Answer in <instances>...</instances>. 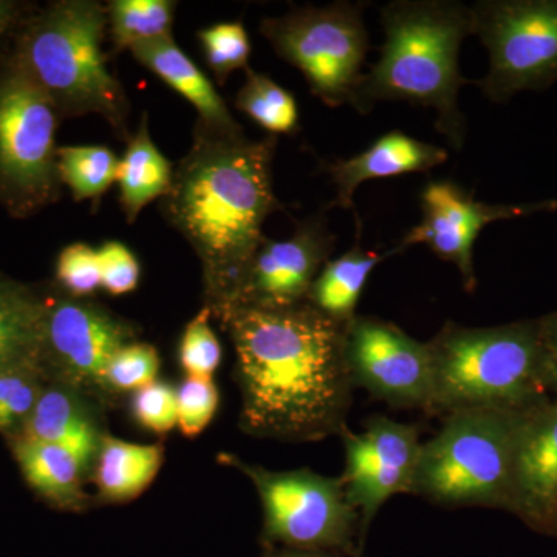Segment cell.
Listing matches in <instances>:
<instances>
[{"instance_id": "obj_1", "label": "cell", "mask_w": 557, "mask_h": 557, "mask_svg": "<svg viewBox=\"0 0 557 557\" xmlns=\"http://www.w3.org/2000/svg\"><path fill=\"white\" fill-rule=\"evenodd\" d=\"M236 348L242 431L281 442L341 434L354 398L344 329L309 302L234 309L223 321Z\"/></svg>"}, {"instance_id": "obj_2", "label": "cell", "mask_w": 557, "mask_h": 557, "mask_svg": "<svg viewBox=\"0 0 557 557\" xmlns=\"http://www.w3.org/2000/svg\"><path fill=\"white\" fill-rule=\"evenodd\" d=\"M276 145V135L249 139L242 129H211L199 121L163 197L164 214L200 259L207 307L220 322L267 240L263 223L282 208L271 171Z\"/></svg>"}, {"instance_id": "obj_3", "label": "cell", "mask_w": 557, "mask_h": 557, "mask_svg": "<svg viewBox=\"0 0 557 557\" xmlns=\"http://www.w3.org/2000/svg\"><path fill=\"white\" fill-rule=\"evenodd\" d=\"M380 60L362 73L351 108L369 113L376 102L408 101L435 110V129L463 149L467 120L458 91L471 83L458 67L472 28L471 7L456 0H395L381 9Z\"/></svg>"}, {"instance_id": "obj_4", "label": "cell", "mask_w": 557, "mask_h": 557, "mask_svg": "<svg viewBox=\"0 0 557 557\" xmlns=\"http://www.w3.org/2000/svg\"><path fill=\"white\" fill-rule=\"evenodd\" d=\"M428 346L429 417L468 409L528 410L547 401L539 321L498 327L446 322Z\"/></svg>"}, {"instance_id": "obj_5", "label": "cell", "mask_w": 557, "mask_h": 557, "mask_svg": "<svg viewBox=\"0 0 557 557\" xmlns=\"http://www.w3.org/2000/svg\"><path fill=\"white\" fill-rule=\"evenodd\" d=\"M108 10L90 0H62L25 28L14 64L64 115H100L127 134L129 101L108 67L102 40Z\"/></svg>"}, {"instance_id": "obj_6", "label": "cell", "mask_w": 557, "mask_h": 557, "mask_svg": "<svg viewBox=\"0 0 557 557\" xmlns=\"http://www.w3.org/2000/svg\"><path fill=\"white\" fill-rule=\"evenodd\" d=\"M528 410L468 409L446 416L442 431L421 446L412 494L448 508L507 509L516 443Z\"/></svg>"}, {"instance_id": "obj_7", "label": "cell", "mask_w": 557, "mask_h": 557, "mask_svg": "<svg viewBox=\"0 0 557 557\" xmlns=\"http://www.w3.org/2000/svg\"><path fill=\"white\" fill-rule=\"evenodd\" d=\"M258 490L263 507L262 545L364 557L359 547V515L347 500L341 478L310 469L269 471L234 456H220Z\"/></svg>"}, {"instance_id": "obj_8", "label": "cell", "mask_w": 557, "mask_h": 557, "mask_svg": "<svg viewBox=\"0 0 557 557\" xmlns=\"http://www.w3.org/2000/svg\"><path fill=\"white\" fill-rule=\"evenodd\" d=\"M362 11L364 3L351 2L295 9L263 21L260 33L325 106H351L369 50Z\"/></svg>"}, {"instance_id": "obj_9", "label": "cell", "mask_w": 557, "mask_h": 557, "mask_svg": "<svg viewBox=\"0 0 557 557\" xmlns=\"http://www.w3.org/2000/svg\"><path fill=\"white\" fill-rule=\"evenodd\" d=\"M58 110L24 70L11 62L0 76V201L28 215L57 197Z\"/></svg>"}, {"instance_id": "obj_10", "label": "cell", "mask_w": 557, "mask_h": 557, "mask_svg": "<svg viewBox=\"0 0 557 557\" xmlns=\"http://www.w3.org/2000/svg\"><path fill=\"white\" fill-rule=\"evenodd\" d=\"M471 13L490 53L487 75L478 81L486 98L505 102L556 83L557 0H480Z\"/></svg>"}, {"instance_id": "obj_11", "label": "cell", "mask_w": 557, "mask_h": 557, "mask_svg": "<svg viewBox=\"0 0 557 557\" xmlns=\"http://www.w3.org/2000/svg\"><path fill=\"white\" fill-rule=\"evenodd\" d=\"M344 357L355 387L394 409L431 405L432 369L428 343L375 317H355L344 329Z\"/></svg>"}, {"instance_id": "obj_12", "label": "cell", "mask_w": 557, "mask_h": 557, "mask_svg": "<svg viewBox=\"0 0 557 557\" xmlns=\"http://www.w3.org/2000/svg\"><path fill=\"white\" fill-rule=\"evenodd\" d=\"M361 434L341 431L346 449L343 482L347 500L359 515V547L364 549L376 512L395 494H412L423 443L417 424L398 423L384 416L366 421Z\"/></svg>"}, {"instance_id": "obj_13", "label": "cell", "mask_w": 557, "mask_h": 557, "mask_svg": "<svg viewBox=\"0 0 557 557\" xmlns=\"http://www.w3.org/2000/svg\"><path fill=\"white\" fill-rule=\"evenodd\" d=\"M420 203L423 218L399 242L398 252L412 245H426L437 258L457 267L468 293H474L478 287L474 244L487 225L557 209V200L523 205L483 203L453 182H429L421 190Z\"/></svg>"}, {"instance_id": "obj_14", "label": "cell", "mask_w": 557, "mask_h": 557, "mask_svg": "<svg viewBox=\"0 0 557 557\" xmlns=\"http://www.w3.org/2000/svg\"><path fill=\"white\" fill-rule=\"evenodd\" d=\"M335 240L325 219L317 215L299 223L289 239L263 242L249 263L233 310H282L307 302Z\"/></svg>"}, {"instance_id": "obj_15", "label": "cell", "mask_w": 557, "mask_h": 557, "mask_svg": "<svg viewBox=\"0 0 557 557\" xmlns=\"http://www.w3.org/2000/svg\"><path fill=\"white\" fill-rule=\"evenodd\" d=\"M134 330L94 304L60 300L46 307L42 348L73 383L106 388V370L116 351L132 343Z\"/></svg>"}, {"instance_id": "obj_16", "label": "cell", "mask_w": 557, "mask_h": 557, "mask_svg": "<svg viewBox=\"0 0 557 557\" xmlns=\"http://www.w3.org/2000/svg\"><path fill=\"white\" fill-rule=\"evenodd\" d=\"M557 507V399L530 409L519 431L507 509L536 528Z\"/></svg>"}, {"instance_id": "obj_17", "label": "cell", "mask_w": 557, "mask_h": 557, "mask_svg": "<svg viewBox=\"0 0 557 557\" xmlns=\"http://www.w3.org/2000/svg\"><path fill=\"white\" fill-rule=\"evenodd\" d=\"M448 161V150L392 131L351 159L336 160L325 171L336 188L333 207L354 209V196L369 180L428 172Z\"/></svg>"}, {"instance_id": "obj_18", "label": "cell", "mask_w": 557, "mask_h": 557, "mask_svg": "<svg viewBox=\"0 0 557 557\" xmlns=\"http://www.w3.org/2000/svg\"><path fill=\"white\" fill-rule=\"evenodd\" d=\"M131 53L139 64L188 100L199 112L201 124L218 131L242 129L211 81L185 51L180 50L172 36L139 44L132 47Z\"/></svg>"}, {"instance_id": "obj_19", "label": "cell", "mask_w": 557, "mask_h": 557, "mask_svg": "<svg viewBox=\"0 0 557 557\" xmlns=\"http://www.w3.org/2000/svg\"><path fill=\"white\" fill-rule=\"evenodd\" d=\"M22 438L62 446L76 454L87 467L100 446L97 429L84 401L61 387L42 391L25 420Z\"/></svg>"}, {"instance_id": "obj_20", "label": "cell", "mask_w": 557, "mask_h": 557, "mask_svg": "<svg viewBox=\"0 0 557 557\" xmlns=\"http://www.w3.org/2000/svg\"><path fill=\"white\" fill-rule=\"evenodd\" d=\"M14 454L27 482L47 500L61 508L84 507L83 479L89 467L76 454L62 446L22 437L14 446Z\"/></svg>"}, {"instance_id": "obj_21", "label": "cell", "mask_w": 557, "mask_h": 557, "mask_svg": "<svg viewBox=\"0 0 557 557\" xmlns=\"http://www.w3.org/2000/svg\"><path fill=\"white\" fill-rule=\"evenodd\" d=\"M95 483L109 504H124L138 497L153 482L163 463L161 445H134L115 437H102L98 446Z\"/></svg>"}, {"instance_id": "obj_22", "label": "cell", "mask_w": 557, "mask_h": 557, "mask_svg": "<svg viewBox=\"0 0 557 557\" xmlns=\"http://www.w3.org/2000/svg\"><path fill=\"white\" fill-rule=\"evenodd\" d=\"M395 252H398L397 248L379 255V252L366 251L359 245H355L341 258L329 260L325 263L324 269L318 274L317 281L311 285L307 302L332 321L347 325L351 319L357 317L359 298H361L370 273L387 256L395 255Z\"/></svg>"}, {"instance_id": "obj_23", "label": "cell", "mask_w": 557, "mask_h": 557, "mask_svg": "<svg viewBox=\"0 0 557 557\" xmlns=\"http://www.w3.org/2000/svg\"><path fill=\"white\" fill-rule=\"evenodd\" d=\"M172 174L174 170L170 161L153 145L148 119L143 116L116 172L121 207L127 222L134 223L143 209L159 197H164L170 189Z\"/></svg>"}, {"instance_id": "obj_24", "label": "cell", "mask_w": 557, "mask_h": 557, "mask_svg": "<svg viewBox=\"0 0 557 557\" xmlns=\"http://www.w3.org/2000/svg\"><path fill=\"white\" fill-rule=\"evenodd\" d=\"M46 307L22 293L0 302V369L35 362L42 350Z\"/></svg>"}, {"instance_id": "obj_25", "label": "cell", "mask_w": 557, "mask_h": 557, "mask_svg": "<svg viewBox=\"0 0 557 557\" xmlns=\"http://www.w3.org/2000/svg\"><path fill=\"white\" fill-rule=\"evenodd\" d=\"M106 10L116 50L172 36L175 2L171 0H113Z\"/></svg>"}, {"instance_id": "obj_26", "label": "cell", "mask_w": 557, "mask_h": 557, "mask_svg": "<svg viewBox=\"0 0 557 557\" xmlns=\"http://www.w3.org/2000/svg\"><path fill=\"white\" fill-rule=\"evenodd\" d=\"M120 160L106 146L58 149V171L75 200H98L116 182Z\"/></svg>"}, {"instance_id": "obj_27", "label": "cell", "mask_w": 557, "mask_h": 557, "mask_svg": "<svg viewBox=\"0 0 557 557\" xmlns=\"http://www.w3.org/2000/svg\"><path fill=\"white\" fill-rule=\"evenodd\" d=\"M237 94L236 108L271 135L292 134L299 123L295 98L273 79L252 69Z\"/></svg>"}, {"instance_id": "obj_28", "label": "cell", "mask_w": 557, "mask_h": 557, "mask_svg": "<svg viewBox=\"0 0 557 557\" xmlns=\"http://www.w3.org/2000/svg\"><path fill=\"white\" fill-rule=\"evenodd\" d=\"M201 49L209 69L220 84H225L231 73L248 69L251 40L242 22H223L199 33Z\"/></svg>"}, {"instance_id": "obj_29", "label": "cell", "mask_w": 557, "mask_h": 557, "mask_svg": "<svg viewBox=\"0 0 557 557\" xmlns=\"http://www.w3.org/2000/svg\"><path fill=\"white\" fill-rule=\"evenodd\" d=\"M211 310L203 307L186 325L180 344V364L188 379L212 380L222 359V347L209 325Z\"/></svg>"}, {"instance_id": "obj_30", "label": "cell", "mask_w": 557, "mask_h": 557, "mask_svg": "<svg viewBox=\"0 0 557 557\" xmlns=\"http://www.w3.org/2000/svg\"><path fill=\"white\" fill-rule=\"evenodd\" d=\"M35 362L0 369V431L27 420L42 394Z\"/></svg>"}, {"instance_id": "obj_31", "label": "cell", "mask_w": 557, "mask_h": 557, "mask_svg": "<svg viewBox=\"0 0 557 557\" xmlns=\"http://www.w3.org/2000/svg\"><path fill=\"white\" fill-rule=\"evenodd\" d=\"M160 358L149 344L131 343L116 351L106 370L108 392L139 391L156 383Z\"/></svg>"}, {"instance_id": "obj_32", "label": "cell", "mask_w": 557, "mask_h": 557, "mask_svg": "<svg viewBox=\"0 0 557 557\" xmlns=\"http://www.w3.org/2000/svg\"><path fill=\"white\" fill-rule=\"evenodd\" d=\"M219 408V391L212 380L186 379L177 391V426L196 438L211 423Z\"/></svg>"}, {"instance_id": "obj_33", "label": "cell", "mask_w": 557, "mask_h": 557, "mask_svg": "<svg viewBox=\"0 0 557 557\" xmlns=\"http://www.w3.org/2000/svg\"><path fill=\"white\" fill-rule=\"evenodd\" d=\"M57 277L62 287L76 298L94 295L101 287L98 251L86 244L62 249L57 263Z\"/></svg>"}, {"instance_id": "obj_34", "label": "cell", "mask_w": 557, "mask_h": 557, "mask_svg": "<svg viewBox=\"0 0 557 557\" xmlns=\"http://www.w3.org/2000/svg\"><path fill=\"white\" fill-rule=\"evenodd\" d=\"M132 408L138 423L156 434H168L177 426V391L170 384L156 381L139 388Z\"/></svg>"}, {"instance_id": "obj_35", "label": "cell", "mask_w": 557, "mask_h": 557, "mask_svg": "<svg viewBox=\"0 0 557 557\" xmlns=\"http://www.w3.org/2000/svg\"><path fill=\"white\" fill-rule=\"evenodd\" d=\"M101 287L113 296L127 295L138 287L139 263L126 245L106 242L98 249Z\"/></svg>"}, {"instance_id": "obj_36", "label": "cell", "mask_w": 557, "mask_h": 557, "mask_svg": "<svg viewBox=\"0 0 557 557\" xmlns=\"http://www.w3.org/2000/svg\"><path fill=\"white\" fill-rule=\"evenodd\" d=\"M542 344V370L547 388L557 394V311L539 319Z\"/></svg>"}, {"instance_id": "obj_37", "label": "cell", "mask_w": 557, "mask_h": 557, "mask_svg": "<svg viewBox=\"0 0 557 557\" xmlns=\"http://www.w3.org/2000/svg\"><path fill=\"white\" fill-rule=\"evenodd\" d=\"M262 557H346L339 553L317 552V549H298L288 547H263Z\"/></svg>"}, {"instance_id": "obj_38", "label": "cell", "mask_w": 557, "mask_h": 557, "mask_svg": "<svg viewBox=\"0 0 557 557\" xmlns=\"http://www.w3.org/2000/svg\"><path fill=\"white\" fill-rule=\"evenodd\" d=\"M13 17L14 3L5 2V0H0V38H2L3 33L7 32V28L10 27Z\"/></svg>"}, {"instance_id": "obj_39", "label": "cell", "mask_w": 557, "mask_h": 557, "mask_svg": "<svg viewBox=\"0 0 557 557\" xmlns=\"http://www.w3.org/2000/svg\"><path fill=\"white\" fill-rule=\"evenodd\" d=\"M16 289H13L9 282L2 281L0 278V302H3V300L10 299L11 296L17 295Z\"/></svg>"}, {"instance_id": "obj_40", "label": "cell", "mask_w": 557, "mask_h": 557, "mask_svg": "<svg viewBox=\"0 0 557 557\" xmlns=\"http://www.w3.org/2000/svg\"><path fill=\"white\" fill-rule=\"evenodd\" d=\"M544 530L553 531V533L557 534V507L555 508V511L552 512V516H549L547 523H545Z\"/></svg>"}]
</instances>
